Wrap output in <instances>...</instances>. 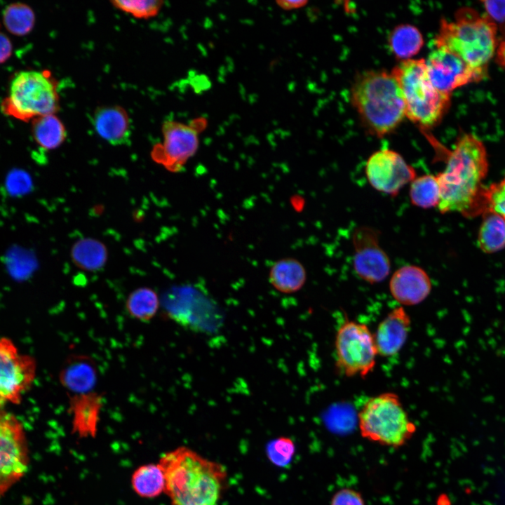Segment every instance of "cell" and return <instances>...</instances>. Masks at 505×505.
Listing matches in <instances>:
<instances>
[{"instance_id":"6da1fadb","label":"cell","mask_w":505,"mask_h":505,"mask_svg":"<svg viewBox=\"0 0 505 505\" xmlns=\"http://www.w3.org/2000/svg\"><path fill=\"white\" fill-rule=\"evenodd\" d=\"M444 170L436 175L440 213L456 212L466 217L482 215L487 208L483 182L488 172L485 147L473 134H464L451 151L443 154Z\"/></svg>"},{"instance_id":"8d00e7d4","label":"cell","mask_w":505,"mask_h":505,"mask_svg":"<svg viewBox=\"0 0 505 505\" xmlns=\"http://www.w3.org/2000/svg\"><path fill=\"white\" fill-rule=\"evenodd\" d=\"M496 61L502 67H505V39L502 40L497 49Z\"/></svg>"},{"instance_id":"2e32d148","label":"cell","mask_w":505,"mask_h":505,"mask_svg":"<svg viewBox=\"0 0 505 505\" xmlns=\"http://www.w3.org/2000/svg\"><path fill=\"white\" fill-rule=\"evenodd\" d=\"M410 326V316L403 307L390 311L373 333L378 355L389 357L398 354L407 340Z\"/></svg>"},{"instance_id":"52a82bcc","label":"cell","mask_w":505,"mask_h":505,"mask_svg":"<svg viewBox=\"0 0 505 505\" xmlns=\"http://www.w3.org/2000/svg\"><path fill=\"white\" fill-rule=\"evenodd\" d=\"M58 109L57 83L46 70L18 72L11 81L8 95L1 103L3 113L23 121L54 114Z\"/></svg>"},{"instance_id":"3957f363","label":"cell","mask_w":505,"mask_h":505,"mask_svg":"<svg viewBox=\"0 0 505 505\" xmlns=\"http://www.w3.org/2000/svg\"><path fill=\"white\" fill-rule=\"evenodd\" d=\"M351 101L366 128L380 137L392 132L405 116L403 95L391 72L361 73L351 89Z\"/></svg>"},{"instance_id":"4fadbf2b","label":"cell","mask_w":505,"mask_h":505,"mask_svg":"<svg viewBox=\"0 0 505 505\" xmlns=\"http://www.w3.org/2000/svg\"><path fill=\"white\" fill-rule=\"evenodd\" d=\"M365 175L377 191L395 196L416 177L415 168L398 152L384 149L370 155L365 164Z\"/></svg>"},{"instance_id":"5b68a950","label":"cell","mask_w":505,"mask_h":505,"mask_svg":"<svg viewBox=\"0 0 505 505\" xmlns=\"http://www.w3.org/2000/svg\"><path fill=\"white\" fill-rule=\"evenodd\" d=\"M391 73L403 95L405 116L423 128L436 126L449 107L450 95L433 87L428 76L425 60H403Z\"/></svg>"},{"instance_id":"7a4b0ae2","label":"cell","mask_w":505,"mask_h":505,"mask_svg":"<svg viewBox=\"0 0 505 505\" xmlns=\"http://www.w3.org/2000/svg\"><path fill=\"white\" fill-rule=\"evenodd\" d=\"M159 463L171 505H219L227 480L223 465L186 446L163 453Z\"/></svg>"},{"instance_id":"4dcf8cb0","label":"cell","mask_w":505,"mask_h":505,"mask_svg":"<svg viewBox=\"0 0 505 505\" xmlns=\"http://www.w3.org/2000/svg\"><path fill=\"white\" fill-rule=\"evenodd\" d=\"M487 208L505 220V176L499 182L487 187L485 192Z\"/></svg>"},{"instance_id":"7402d4cb","label":"cell","mask_w":505,"mask_h":505,"mask_svg":"<svg viewBox=\"0 0 505 505\" xmlns=\"http://www.w3.org/2000/svg\"><path fill=\"white\" fill-rule=\"evenodd\" d=\"M478 234V245L486 253L498 252L505 248V220L494 212L486 209Z\"/></svg>"},{"instance_id":"8992f818","label":"cell","mask_w":505,"mask_h":505,"mask_svg":"<svg viewBox=\"0 0 505 505\" xmlns=\"http://www.w3.org/2000/svg\"><path fill=\"white\" fill-rule=\"evenodd\" d=\"M358 428L363 438L382 446L399 448L416 432L399 396L385 392L370 398L358 414Z\"/></svg>"},{"instance_id":"4316f807","label":"cell","mask_w":505,"mask_h":505,"mask_svg":"<svg viewBox=\"0 0 505 505\" xmlns=\"http://www.w3.org/2000/svg\"><path fill=\"white\" fill-rule=\"evenodd\" d=\"M411 203L419 208H438L440 202V189L436 175L426 174L416 177L410 187Z\"/></svg>"},{"instance_id":"ba28073f","label":"cell","mask_w":505,"mask_h":505,"mask_svg":"<svg viewBox=\"0 0 505 505\" xmlns=\"http://www.w3.org/2000/svg\"><path fill=\"white\" fill-rule=\"evenodd\" d=\"M337 370L344 376L365 378L373 370L378 355L374 335L364 323L346 321L335 339Z\"/></svg>"},{"instance_id":"ffe728a7","label":"cell","mask_w":505,"mask_h":505,"mask_svg":"<svg viewBox=\"0 0 505 505\" xmlns=\"http://www.w3.org/2000/svg\"><path fill=\"white\" fill-rule=\"evenodd\" d=\"M271 285L278 292L291 294L299 291L307 280L304 266L294 258H283L276 262L269 274Z\"/></svg>"},{"instance_id":"5bb4252c","label":"cell","mask_w":505,"mask_h":505,"mask_svg":"<svg viewBox=\"0 0 505 505\" xmlns=\"http://www.w3.org/2000/svg\"><path fill=\"white\" fill-rule=\"evenodd\" d=\"M425 61L433 87L450 95L460 86L481 80L487 72L471 68L454 53L442 47H435Z\"/></svg>"},{"instance_id":"836d02e7","label":"cell","mask_w":505,"mask_h":505,"mask_svg":"<svg viewBox=\"0 0 505 505\" xmlns=\"http://www.w3.org/2000/svg\"><path fill=\"white\" fill-rule=\"evenodd\" d=\"M487 16L494 22H505V1H483Z\"/></svg>"},{"instance_id":"1f68e13d","label":"cell","mask_w":505,"mask_h":505,"mask_svg":"<svg viewBox=\"0 0 505 505\" xmlns=\"http://www.w3.org/2000/svg\"><path fill=\"white\" fill-rule=\"evenodd\" d=\"M6 187L13 194H22L29 190L31 187V180L27 173L15 170L7 177Z\"/></svg>"},{"instance_id":"e575fe53","label":"cell","mask_w":505,"mask_h":505,"mask_svg":"<svg viewBox=\"0 0 505 505\" xmlns=\"http://www.w3.org/2000/svg\"><path fill=\"white\" fill-rule=\"evenodd\" d=\"M13 46L9 38L0 32V64L6 62L12 54Z\"/></svg>"},{"instance_id":"cb8c5ba5","label":"cell","mask_w":505,"mask_h":505,"mask_svg":"<svg viewBox=\"0 0 505 505\" xmlns=\"http://www.w3.org/2000/svg\"><path fill=\"white\" fill-rule=\"evenodd\" d=\"M389 42L395 56L406 60L418 53L424 44V39L417 27L402 24L391 32Z\"/></svg>"},{"instance_id":"f546056e","label":"cell","mask_w":505,"mask_h":505,"mask_svg":"<svg viewBox=\"0 0 505 505\" xmlns=\"http://www.w3.org/2000/svg\"><path fill=\"white\" fill-rule=\"evenodd\" d=\"M295 447L293 441L287 437H279L269 442L267 446V455L271 462L278 466H285L291 462Z\"/></svg>"},{"instance_id":"83f0119b","label":"cell","mask_w":505,"mask_h":505,"mask_svg":"<svg viewBox=\"0 0 505 505\" xmlns=\"http://www.w3.org/2000/svg\"><path fill=\"white\" fill-rule=\"evenodd\" d=\"M3 23L6 29L13 35L25 36L33 29L35 15L33 10L23 3H13L3 11Z\"/></svg>"},{"instance_id":"8fae6325","label":"cell","mask_w":505,"mask_h":505,"mask_svg":"<svg viewBox=\"0 0 505 505\" xmlns=\"http://www.w3.org/2000/svg\"><path fill=\"white\" fill-rule=\"evenodd\" d=\"M379 235L377 229L369 226L358 227L352 235L354 269L371 284L383 281L391 271L389 257L379 245Z\"/></svg>"},{"instance_id":"7c38bea8","label":"cell","mask_w":505,"mask_h":505,"mask_svg":"<svg viewBox=\"0 0 505 505\" xmlns=\"http://www.w3.org/2000/svg\"><path fill=\"white\" fill-rule=\"evenodd\" d=\"M163 142L152 152V159L171 172H180L198 147V134L194 124L186 125L167 121L163 125Z\"/></svg>"},{"instance_id":"484cf974","label":"cell","mask_w":505,"mask_h":505,"mask_svg":"<svg viewBox=\"0 0 505 505\" xmlns=\"http://www.w3.org/2000/svg\"><path fill=\"white\" fill-rule=\"evenodd\" d=\"M160 306L157 293L148 287L139 288L131 292L126 301V309L133 318L141 322L151 321Z\"/></svg>"},{"instance_id":"f1b7e54d","label":"cell","mask_w":505,"mask_h":505,"mask_svg":"<svg viewBox=\"0 0 505 505\" xmlns=\"http://www.w3.org/2000/svg\"><path fill=\"white\" fill-rule=\"evenodd\" d=\"M112 4L117 9L137 18L154 17L160 11L163 1L159 0L113 1Z\"/></svg>"},{"instance_id":"d4e9b609","label":"cell","mask_w":505,"mask_h":505,"mask_svg":"<svg viewBox=\"0 0 505 505\" xmlns=\"http://www.w3.org/2000/svg\"><path fill=\"white\" fill-rule=\"evenodd\" d=\"M71 254L77 267L89 271H95L102 268L107 255L106 247L103 243L88 238L75 243Z\"/></svg>"},{"instance_id":"30bf717a","label":"cell","mask_w":505,"mask_h":505,"mask_svg":"<svg viewBox=\"0 0 505 505\" xmlns=\"http://www.w3.org/2000/svg\"><path fill=\"white\" fill-rule=\"evenodd\" d=\"M36 372L32 356L20 354L11 339L0 338V408L20 404L32 387Z\"/></svg>"},{"instance_id":"44dd1931","label":"cell","mask_w":505,"mask_h":505,"mask_svg":"<svg viewBox=\"0 0 505 505\" xmlns=\"http://www.w3.org/2000/svg\"><path fill=\"white\" fill-rule=\"evenodd\" d=\"M134 492L142 498L153 499L165 493L166 478L163 468L158 462L138 466L130 478Z\"/></svg>"},{"instance_id":"277c9868","label":"cell","mask_w":505,"mask_h":505,"mask_svg":"<svg viewBox=\"0 0 505 505\" xmlns=\"http://www.w3.org/2000/svg\"><path fill=\"white\" fill-rule=\"evenodd\" d=\"M434 45L454 53L471 68L486 71L497 48V25L487 15L463 7L453 21L441 20Z\"/></svg>"},{"instance_id":"9c48e42d","label":"cell","mask_w":505,"mask_h":505,"mask_svg":"<svg viewBox=\"0 0 505 505\" xmlns=\"http://www.w3.org/2000/svg\"><path fill=\"white\" fill-rule=\"evenodd\" d=\"M29 462L22 424L14 415L0 408V497L25 476Z\"/></svg>"},{"instance_id":"9a60e30c","label":"cell","mask_w":505,"mask_h":505,"mask_svg":"<svg viewBox=\"0 0 505 505\" xmlns=\"http://www.w3.org/2000/svg\"><path fill=\"white\" fill-rule=\"evenodd\" d=\"M431 287L428 274L416 265H405L398 269L389 281L391 295L402 306H414L422 302L430 294Z\"/></svg>"},{"instance_id":"d6a6232c","label":"cell","mask_w":505,"mask_h":505,"mask_svg":"<svg viewBox=\"0 0 505 505\" xmlns=\"http://www.w3.org/2000/svg\"><path fill=\"white\" fill-rule=\"evenodd\" d=\"M330 505H365L363 495L352 488H342L332 497Z\"/></svg>"},{"instance_id":"d590c367","label":"cell","mask_w":505,"mask_h":505,"mask_svg":"<svg viewBox=\"0 0 505 505\" xmlns=\"http://www.w3.org/2000/svg\"><path fill=\"white\" fill-rule=\"evenodd\" d=\"M276 4L283 9L290 11L292 9L299 8L304 6L307 4V1L304 0H285L278 1Z\"/></svg>"},{"instance_id":"ac0fdd59","label":"cell","mask_w":505,"mask_h":505,"mask_svg":"<svg viewBox=\"0 0 505 505\" xmlns=\"http://www.w3.org/2000/svg\"><path fill=\"white\" fill-rule=\"evenodd\" d=\"M62 385L74 395L91 392L97 372L95 362L84 355H74L64 363L59 375Z\"/></svg>"},{"instance_id":"e0dca14e","label":"cell","mask_w":505,"mask_h":505,"mask_svg":"<svg viewBox=\"0 0 505 505\" xmlns=\"http://www.w3.org/2000/svg\"><path fill=\"white\" fill-rule=\"evenodd\" d=\"M92 123L96 133L111 144H125L130 140V118L120 106L98 107L93 114Z\"/></svg>"},{"instance_id":"d6986e66","label":"cell","mask_w":505,"mask_h":505,"mask_svg":"<svg viewBox=\"0 0 505 505\" xmlns=\"http://www.w3.org/2000/svg\"><path fill=\"white\" fill-rule=\"evenodd\" d=\"M102 405V398L97 393L74 395L70 403L74 431L80 436H94Z\"/></svg>"},{"instance_id":"603a6c76","label":"cell","mask_w":505,"mask_h":505,"mask_svg":"<svg viewBox=\"0 0 505 505\" xmlns=\"http://www.w3.org/2000/svg\"><path fill=\"white\" fill-rule=\"evenodd\" d=\"M32 131L36 142L46 150L58 148L67 136L63 123L55 114L41 116L32 119Z\"/></svg>"}]
</instances>
